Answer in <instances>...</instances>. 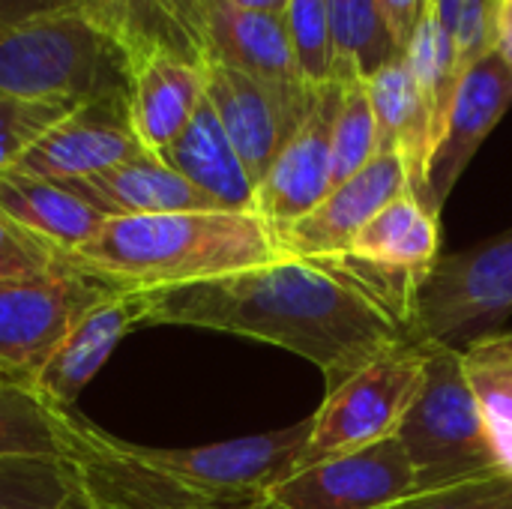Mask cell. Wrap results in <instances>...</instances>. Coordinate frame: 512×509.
Segmentation results:
<instances>
[{
    "mask_svg": "<svg viewBox=\"0 0 512 509\" xmlns=\"http://www.w3.org/2000/svg\"><path fill=\"white\" fill-rule=\"evenodd\" d=\"M84 201L102 210L108 219L117 216H156V213H192L222 210L213 198L195 189L156 153H141L102 174L63 180Z\"/></svg>",
    "mask_w": 512,
    "mask_h": 509,
    "instance_id": "obj_18",
    "label": "cell"
},
{
    "mask_svg": "<svg viewBox=\"0 0 512 509\" xmlns=\"http://www.w3.org/2000/svg\"><path fill=\"white\" fill-rule=\"evenodd\" d=\"M117 288L126 285L81 261L60 276L0 282V372L30 387L72 321Z\"/></svg>",
    "mask_w": 512,
    "mask_h": 509,
    "instance_id": "obj_9",
    "label": "cell"
},
{
    "mask_svg": "<svg viewBox=\"0 0 512 509\" xmlns=\"http://www.w3.org/2000/svg\"><path fill=\"white\" fill-rule=\"evenodd\" d=\"M512 315V228L462 252L441 255L414 306L411 339L465 348L498 333Z\"/></svg>",
    "mask_w": 512,
    "mask_h": 509,
    "instance_id": "obj_6",
    "label": "cell"
},
{
    "mask_svg": "<svg viewBox=\"0 0 512 509\" xmlns=\"http://www.w3.org/2000/svg\"><path fill=\"white\" fill-rule=\"evenodd\" d=\"M396 441L414 468L417 492L504 471L465 378L462 348L426 342V378L396 432Z\"/></svg>",
    "mask_w": 512,
    "mask_h": 509,
    "instance_id": "obj_4",
    "label": "cell"
},
{
    "mask_svg": "<svg viewBox=\"0 0 512 509\" xmlns=\"http://www.w3.org/2000/svg\"><path fill=\"white\" fill-rule=\"evenodd\" d=\"M417 495L414 468L396 438L297 468L252 509H384Z\"/></svg>",
    "mask_w": 512,
    "mask_h": 509,
    "instance_id": "obj_10",
    "label": "cell"
},
{
    "mask_svg": "<svg viewBox=\"0 0 512 509\" xmlns=\"http://www.w3.org/2000/svg\"><path fill=\"white\" fill-rule=\"evenodd\" d=\"M57 509H93V507H90V501L75 489V492H72V495H69V498H66V501H63Z\"/></svg>",
    "mask_w": 512,
    "mask_h": 509,
    "instance_id": "obj_37",
    "label": "cell"
},
{
    "mask_svg": "<svg viewBox=\"0 0 512 509\" xmlns=\"http://www.w3.org/2000/svg\"><path fill=\"white\" fill-rule=\"evenodd\" d=\"M512 105V72L498 51L468 66L450 102L426 180V207L441 216L462 171Z\"/></svg>",
    "mask_w": 512,
    "mask_h": 509,
    "instance_id": "obj_13",
    "label": "cell"
},
{
    "mask_svg": "<svg viewBox=\"0 0 512 509\" xmlns=\"http://www.w3.org/2000/svg\"><path fill=\"white\" fill-rule=\"evenodd\" d=\"M333 45H336V81L369 78L387 63L405 57L387 30L378 0H327Z\"/></svg>",
    "mask_w": 512,
    "mask_h": 509,
    "instance_id": "obj_23",
    "label": "cell"
},
{
    "mask_svg": "<svg viewBox=\"0 0 512 509\" xmlns=\"http://www.w3.org/2000/svg\"><path fill=\"white\" fill-rule=\"evenodd\" d=\"M75 258L132 291H153L270 264L285 249L258 213L192 210L108 219Z\"/></svg>",
    "mask_w": 512,
    "mask_h": 509,
    "instance_id": "obj_2",
    "label": "cell"
},
{
    "mask_svg": "<svg viewBox=\"0 0 512 509\" xmlns=\"http://www.w3.org/2000/svg\"><path fill=\"white\" fill-rule=\"evenodd\" d=\"M405 63L411 66V72H414L423 96L432 105L435 126H438V138H441L444 120H447V111H450V102H453L456 87H459V78H462L453 36L429 15L423 21V27L417 30V36L411 39V45L405 48Z\"/></svg>",
    "mask_w": 512,
    "mask_h": 509,
    "instance_id": "obj_24",
    "label": "cell"
},
{
    "mask_svg": "<svg viewBox=\"0 0 512 509\" xmlns=\"http://www.w3.org/2000/svg\"><path fill=\"white\" fill-rule=\"evenodd\" d=\"M135 327H141L138 291L117 288L72 321V327L63 333V339L54 345L42 369L30 381V390L51 408L69 411L90 378L120 345V339Z\"/></svg>",
    "mask_w": 512,
    "mask_h": 509,
    "instance_id": "obj_15",
    "label": "cell"
},
{
    "mask_svg": "<svg viewBox=\"0 0 512 509\" xmlns=\"http://www.w3.org/2000/svg\"><path fill=\"white\" fill-rule=\"evenodd\" d=\"M408 192V174L396 153H378L327 198L282 231L276 240L294 258H333L351 249L354 237L399 195Z\"/></svg>",
    "mask_w": 512,
    "mask_h": 509,
    "instance_id": "obj_14",
    "label": "cell"
},
{
    "mask_svg": "<svg viewBox=\"0 0 512 509\" xmlns=\"http://www.w3.org/2000/svg\"><path fill=\"white\" fill-rule=\"evenodd\" d=\"M159 159L171 165L180 177H186L195 189H201L207 198H213L222 210L255 213L258 183L249 177L207 96L189 126L159 153Z\"/></svg>",
    "mask_w": 512,
    "mask_h": 509,
    "instance_id": "obj_19",
    "label": "cell"
},
{
    "mask_svg": "<svg viewBox=\"0 0 512 509\" xmlns=\"http://www.w3.org/2000/svg\"><path fill=\"white\" fill-rule=\"evenodd\" d=\"M378 156V120L363 78L342 81V102L333 126V186L354 177Z\"/></svg>",
    "mask_w": 512,
    "mask_h": 509,
    "instance_id": "obj_26",
    "label": "cell"
},
{
    "mask_svg": "<svg viewBox=\"0 0 512 509\" xmlns=\"http://www.w3.org/2000/svg\"><path fill=\"white\" fill-rule=\"evenodd\" d=\"M423 378L426 342L402 339L378 351L369 363L327 390L321 408L312 414V435L300 468L396 438Z\"/></svg>",
    "mask_w": 512,
    "mask_h": 509,
    "instance_id": "obj_5",
    "label": "cell"
},
{
    "mask_svg": "<svg viewBox=\"0 0 512 509\" xmlns=\"http://www.w3.org/2000/svg\"><path fill=\"white\" fill-rule=\"evenodd\" d=\"M141 153L150 150H144L132 129L129 96H102L81 102L39 135L12 171L45 180H81Z\"/></svg>",
    "mask_w": 512,
    "mask_h": 509,
    "instance_id": "obj_11",
    "label": "cell"
},
{
    "mask_svg": "<svg viewBox=\"0 0 512 509\" xmlns=\"http://www.w3.org/2000/svg\"><path fill=\"white\" fill-rule=\"evenodd\" d=\"M312 417L264 435H246L207 447L159 450L144 447L147 459L186 492L222 509L252 507L273 486L285 483L303 462Z\"/></svg>",
    "mask_w": 512,
    "mask_h": 509,
    "instance_id": "obj_7",
    "label": "cell"
},
{
    "mask_svg": "<svg viewBox=\"0 0 512 509\" xmlns=\"http://www.w3.org/2000/svg\"><path fill=\"white\" fill-rule=\"evenodd\" d=\"M237 6H246V9H258V12H270V15H282L288 0H231Z\"/></svg>",
    "mask_w": 512,
    "mask_h": 509,
    "instance_id": "obj_36",
    "label": "cell"
},
{
    "mask_svg": "<svg viewBox=\"0 0 512 509\" xmlns=\"http://www.w3.org/2000/svg\"><path fill=\"white\" fill-rule=\"evenodd\" d=\"M297 72L306 84L324 87L336 81V45L327 0H288L282 12Z\"/></svg>",
    "mask_w": 512,
    "mask_h": 509,
    "instance_id": "obj_25",
    "label": "cell"
},
{
    "mask_svg": "<svg viewBox=\"0 0 512 509\" xmlns=\"http://www.w3.org/2000/svg\"><path fill=\"white\" fill-rule=\"evenodd\" d=\"M459 69L465 72L477 60L495 51L498 42V6L495 0H468L453 33Z\"/></svg>",
    "mask_w": 512,
    "mask_h": 509,
    "instance_id": "obj_31",
    "label": "cell"
},
{
    "mask_svg": "<svg viewBox=\"0 0 512 509\" xmlns=\"http://www.w3.org/2000/svg\"><path fill=\"white\" fill-rule=\"evenodd\" d=\"M0 213L69 255H78L108 222L102 210L84 201L63 180L18 171L0 177Z\"/></svg>",
    "mask_w": 512,
    "mask_h": 509,
    "instance_id": "obj_20",
    "label": "cell"
},
{
    "mask_svg": "<svg viewBox=\"0 0 512 509\" xmlns=\"http://www.w3.org/2000/svg\"><path fill=\"white\" fill-rule=\"evenodd\" d=\"M204 102V72L180 54L150 48L132 54L129 120L150 153H162Z\"/></svg>",
    "mask_w": 512,
    "mask_h": 509,
    "instance_id": "obj_16",
    "label": "cell"
},
{
    "mask_svg": "<svg viewBox=\"0 0 512 509\" xmlns=\"http://www.w3.org/2000/svg\"><path fill=\"white\" fill-rule=\"evenodd\" d=\"M78 99H15L0 96V177L9 174L30 144L75 111Z\"/></svg>",
    "mask_w": 512,
    "mask_h": 509,
    "instance_id": "obj_27",
    "label": "cell"
},
{
    "mask_svg": "<svg viewBox=\"0 0 512 509\" xmlns=\"http://www.w3.org/2000/svg\"><path fill=\"white\" fill-rule=\"evenodd\" d=\"M384 509H512V474L498 471L480 480L417 492Z\"/></svg>",
    "mask_w": 512,
    "mask_h": 509,
    "instance_id": "obj_30",
    "label": "cell"
},
{
    "mask_svg": "<svg viewBox=\"0 0 512 509\" xmlns=\"http://www.w3.org/2000/svg\"><path fill=\"white\" fill-rule=\"evenodd\" d=\"M138 303L141 327H204L285 348L315 363L327 390L378 351L411 339L351 282L294 255L189 285L138 291Z\"/></svg>",
    "mask_w": 512,
    "mask_h": 509,
    "instance_id": "obj_1",
    "label": "cell"
},
{
    "mask_svg": "<svg viewBox=\"0 0 512 509\" xmlns=\"http://www.w3.org/2000/svg\"><path fill=\"white\" fill-rule=\"evenodd\" d=\"M465 3H468V0H429V15L453 36L459 18H462V12H465Z\"/></svg>",
    "mask_w": 512,
    "mask_h": 509,
    "instance_id": "obj_34",
    "label": "cell"
},
{
    "mask_svg": "<svg viewBox=\"0 0 512 509\" xmlns=\"http://www.w3.org/2000/svg\"><path fill=\"white\" fill-rule=\"evenodd\" d=\"M66 414L39 399L27 384H0V459L63 465Z\"/></svg>",
    "mask_w": 512,
    "mask_h": 509,
    "instance_id": "obj_22",
    "label": "cell"
},
{
    "mask_svg": "<svg viewBox=\"0 0 512 509\" xmlns=\"http://www.w3.org/2000/svg\"><path fill=\"white\" fill-rule=\"evenodd\" d=\"M366 87L378 120V153H396L402 159L408 192L426 207L429 162L438 144V126L429 99L423 96L405 57L369 75Z\"/></svg>",
    "mask_w": 512,
    "mask_h": 509,
    "instance_id": "obj_17",
    "label": "cell"
},
{
    "mask_svg": "<svg viewBox=\"0 0 512 509\" xmlns=\"http://www.w3.org/2000/svg\"><path fill=\"white\" fill-rule=\"evenodd\" d=\"M204 96L240 153L249 177L264 180L285 144L312 117L321 87L300 78H264L204 60Z\"/></svg>",
    "mask_w": 512,
    "mask_h": 509,
    "instance_id": "obj_8",
    "label": "cell"
},
{
    "mask_svg": "<svg viewBox=\"0 0 512 509\" xmlns=\"http://www.w3.org/2000/svg\"><path fill=\"white\" fill-rule=\"evenodd\" d=\"M462 369L486 420L498 462L512 474V330H498L465 345Z\"/></svg>",
    "mask_w": 512,
    "mask_h": 509,
    "instance_id": "obj_21",
    "label": "cell"
},
{
    "mask_svg": "<svg viewBox=\"0 0 512 509\" xmlns=\"http://www.w3.org/2000/svg\"><path fill=\"white\" fill-rule=\"evenodd\" d=\"M117 9H120V0H117ZM114 18H117V15H114Z\"/></svg>",
    "mask_w": 512,
    "mask_h": 509,
    "instance_id": "obj_40",
    "label": "cell"
},
{
    "mask_svg": "<svg viewBox=\"0 0 512 509\" xmlns=\"http://www.w3.org/2000/svg\"><path fill=\"white\" fill-rule=\"evenodd\" d=\"M378 6L390 36L405 51L417 36V30L423 27V21L429 18V0H378Z\"/></svg>",
    "mask_w": 512,
    "mask_h": 509,
    "instance_id": "obj_33",
    "label": "cell"
},
{
    "mask_svg": "<svg viewBox=\"0 0 512 509\" xmlns=\"http://www.w3.org/2000/svg\"><path fill=\"white\" fill-rule=\"evenodd\" d=\"M0 384H18V381H12V378H6V375L0 372Z\"/></svg>",
    "mask_w": 512,
    "mask_h": 509,
    "instance_id": "obj_39",
    "label": "cell"
},
{
    "mask_svg": "<svg viewBox=\"0 0 512 509\" xmlns=\"http://www.w3.org/2000/svg\"><path fill=\"white\" fill-rule=\"evenodd\" d=\"M60 15H93L114 27L117 0H0V30Z\"/></svg>",
    "mask_w": 512,
    "mask_h": 509,
    "instance_id": "obj_32",
    "label": "cell"
},
{
    "mask_svg": "<svg viewBox=\"0 0 512 509\" xmlns=\"http://www.w3.org/2000/svg\"><path fill=\"white\" fill-rule=\"evenodd\" d=\"M78 267V258L24 231L0 213V282H30L60 276Z\"/></svg>",
    "mask_w": 512,
    "mask_h": 509,
    "instance_id": "obj_29",
    "label": "cell"
},
{
    "mask_svg": "<svg viewBox=\"0 0 512 509\" xmlns=\"http://www.w3.org/2000/svg\"><path fill=\"white\" fill-rule=\"evenodd\" d=\"M240 509H252V507H240Z\"/></svg>",
    "mask_w": 512,
    "mask_h": 509,
    "instance_id": "obj_41",
    "label": "cell"
},
{
    "mask_svg": "<svg viewBox=\"0 0 512 509\" xmlns=\"http://www.w3.org/2000/svg\"><path fill=\"white\" fill-rule=\"evenodd\" d=\"M495 6H498V18L512 21V0H495Z\"/></svg>",
    "mask_w": 512,
    "mask_h": 509,
    "instance_id": "obj_38",
    "label": "cell"
},
{
    "mask_svg": "<svg viewBox=\"0 0 512 509\" xmlns=\"http://www.w3.org/2000/svg\"><path fill=\"white\" fill-rule=\"evenodd\" d=\"M132 60L120 33L93 15H60L0 30V96H129Z\"/></svg>",
    "mask_w": 512,
    "mask_h": 509,
    "instance_id": "obj_3",
    "label": "cell"
},
{
    "mask_svg": "<svg viewBox=\"0 0 512 509\" xmlns=\"http://www.w3.org/2000/svg\"><path fill=\"white\" fill-rule=\"evenodd\" d=\"M75 492L57 462L0 459V509H57Z\"/></svg>",
    "mask_w": 512,
    "mask_h": 509,
    "instance_id": "obj_28",
    "label": "cell"
},
{
    "mask_svg": "<svg viewBox=\"0 0 512 509\" xmlns=\"http://www.w3.org/2000/svg\"><path fill=\"white\" fill-rule=\"evenodd\" d=\"M495 51L501 54V60L510 66L512 72V21H507V18H498V42H495Z\"/></svg>",
    "mask_w": 512,
    "mask_h": 509,
    "instance_id": "obj_35",
    "label": "cell"
},
{
    "mask_svg": "<svg viewBox=\"0 0 512 509\" xmlns=\"http://www.w3.org/2000/svg\"><path fill=\"white\" fill-rule=\"evenodd\" d=\"M339 102L342 81L324 84L312 117L285 144V150L258 183L255 213L276 237L312 213L333 189V126Z\"/></svg>",
    "mask_w": 512,
    "mask_h": 509,
    "instance_id": "obj_12",
    "label": "cell"
}]
</instances>
